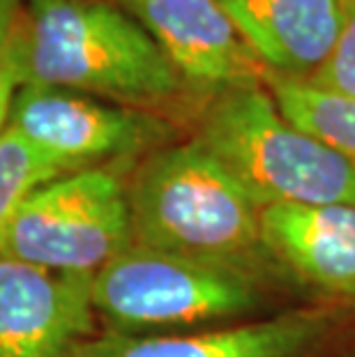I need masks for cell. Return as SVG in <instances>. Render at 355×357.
Instances as JSON below:
<instances>
[{"label":"cell","mask_w":355,"mask_h":357,"mask_svg":"<svg viewBox=\"0 0 355 357\" xmlns=\"http://www.w3.org/2000/svg\"><path fill=\"white\" fill-rule=\"evenodd\" d=\"M21 86H49L160 113L192 97L146 28L107 0H24Z\"/></svg>","instance_id":"1"},{"label":"cell","mask_w":355,"mask_h":357,"mask_svg":"<svg viewBox=\"0 0 355 357\" xmlns=\"http://www.w3.org/2000/svg\"><path fill=\"white\" fill-rule=\"evenodd\" d=\"M127 201L134 245L219 265L259 284L284 270L263 235V208L196 139L143 157Z\"/></svg>","instance_id":"2"},{"label":"cell","mask_w":355,"mask_h":357,"mask_svg":"<svg viewBox=\"0 0 355 357\" xmlns=\"http://www.w3.org/2000/svg\"><path fill=\"white\" fill-rule=\"evenodd\" d=\"M194 139L243 182L261 208L355 205V166L291 125L266 86L229 90L206 102Z\"/></svg>","instance_id":"3"},{"label":"cell","mask_w":355,"mask_h":357,"mask_svg":"<svg viewBox=\"0 0 355 357\" xmlns=\"http://www.w3.org/2000/svg\"><path fill=\"white\" fill-rule=\"evenodd\" d=\"M93 305L116 332L238 318L261 305V284L240 272L132 245L93 279Z\"/></svg>","instance_id":"4"},{"label":"cell","mask_w":355,"mask_h":357,"mask_svg":"<svg viewBox=\"0 0 355 357\" xmlns=\"http://www.w3.org/2000/svg\"><path fill=\"white\" fill-rule=\"evenodd\" d=\"M132 245L125 182L109 169H90L35 189L7 224L0 256L97 275Z\"/></svg>","instance_id":"5"},{"label":"cell","mask_w":355,"mask_h":357,"mask_svg":"<svg viewBox=\"0 0 355 357\" xmlns=\"http://www.w3.org/2000/svg\"><path fill=\"white\" fill-rule=\"evenodd\" d=\"M7 127L67 176L176 143V127L160 113L49 86H21Z\"/></svg>","instance_id":"6"},{"label":"cell","mask_w":355,"mask_h":357,"mask_svg":"<svg viewBox=\"0 0 355 357\" xmlns=\"http://www.w3.org/2000/svg\"><path fill=\"white\" fill-rule=\"evenodd\" d=\"M146 28L192 97L263 86L268 70L217 0H118Z\"/></svg>","instance_id":"7"},{"label":"cell","mask_w":355,"mask_h":357,"mask_svg":"<svg viewBox=\"0 0 355 357\" xmlns=\"http://www.w3.org/2000/svg\"><path fill=\"white\" fill-rule=\"evenodd\" d=\"M93 279L0 256V357H77L95 337Z\"/></svg>","instance_id":"8"},{"label":"cell","mask_w":355,"mask_h":357,"mask_svg":"<svg viewBox=\"0 0 355 357\" xmlns=\"http://www.w3.org/2000/svg\"><path fill=\"white\" fill-rule=\"evenodd\" d=\"M330 328L328 309H296L268 321L187 334L111 332L83 341L77 357H302Z\"/></svg>","instance_id":"9"},{"label":"cell","mask_w":355,"mask_h":357,"mask_svg":"<svg viewBox=\"0 0 355 357\" xmlns=\"http://www.w3.org/2000/svg\"><path fill=\"white\" fill-rule=\"evenodd\" d=\"M270 74L309 81L344 24L342 0H217Z\"/></svg>","instance_id":"10"},{"label":"cell","mask_w":355,"mask_h":357,"mask_svg":"<svg viewBox=\"0 0 355 357\" xmlns=\"http://www.w3.org/2000/svg\"><path fill=\"white\" fill-rule=\"evenodd\" d=\"M261 226L284 270L355 302V205L275 203L261 210Z\"/></svg>","instance_id":"11"},{"label":"cell","mask_w":355,"mask_h":357,"mask_svg":"<svg viewBox=\"0 0 355 357\" xmlns=\"http://www.w3.org/2000/svg\"><path fill=\"white\" fill-rule=\"evenodd\" d=\"M263 86L291 125L314 136L355 166V97L270 72Z\"/></svg>","instance_id":"12"},{"label":"cell","mask_w":355,"mask_h":357,"mask_svg":"<svg viewBox=\"0 0 355 357\" xmlns=\"http://www.w3.org/2000/svg\"><path fill=\"white\" fill-rule=\"evenodd\" d=\"M67 173L51 157L5 127L0 132V238L14 212L35 189Z\"/></svg>","instance_id":"13"},{"label":"cell","mask_w":355,"mask_h":357,"mask_svg":"<svg viewBox=\"0 0 355 357\" xmlns=\"http://www.w3.org/2000/svg\"><path fill=\"white\" fill-rule=\"evenodd\" d=\"M342 10L344 24L339 40L326 65L309 79V83L355 97V0H342Z\"/></svg>","instance_id":"14"},{"label":"cell","mask_w":355,"mask_h":357,"mask_svg":"<svg viewBox=\"0 0 355 357\" xmlns=\"http://www.w3.org/2000/svg\"><path fill=\"white\" fill-rule=\"evenodd\" d=\"M24 0H0V132L7 127L10 111L21 88L17 53H14V30Z\"/></svg>","instance_id":"15"},{"label":"cell","mask_w":355,"mask_h":357,"mask_svg":"<svg viewBox=\"0 0 355 357\" xmlns=\"http://www.w3.org/2000/svg\"><path fill=\"white\" fill-rule=\"evenodd\" d=\"M107 3H118V0H107Z\"/></svg>","instance_id":"16"}]
</instances>
